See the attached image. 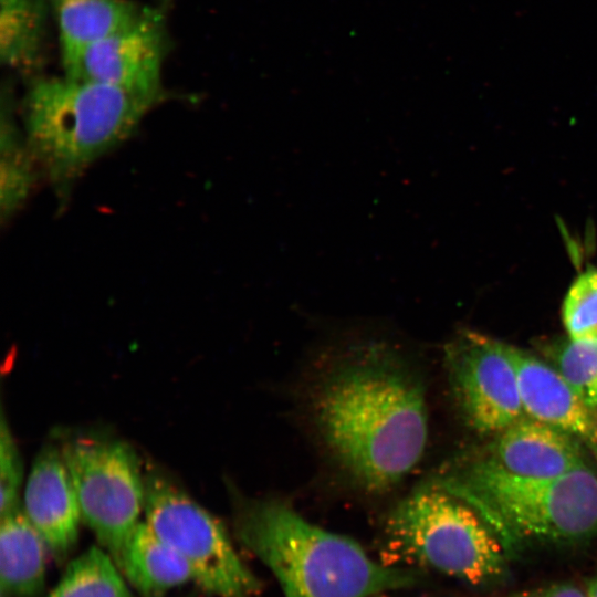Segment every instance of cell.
Listing matches in <instances>:
<instances>
[{
    "label": "cell",
    "instance_id": "23",
    "mask_svg": "<svg viewBox=\"0 0 597 597\" xmlns=\"http://www.w3.org/2000/svg\"><path fill=\"white\" fill-rule=\"evenodd\" d=\"M586 597H597V575L590 577L584 586Z\"/></svg>",
    "mask_w": 597,
    "mask_h": 597
},
{
    "label": "cell",
    "instance_id": "13",
    "mask_svg": "<svg viewBox=\"0 0 597 597\" xmlns=\"http://www.w3.org/2000/svg\"><path fill=\"white\" fill-rule=\"evenodd\" d=\"M0 516L1 596L38 597L45 585L49 547L22 506Z\"/></svg>",
    "mask_w": 597,
    "mask_h": 597
},
{
    "label": "cell",
    "instance_id": "10",
    "mask_svg": "<svg viewBox=\"0 0 597 597\" xmlns=\"http://www.w3.org/2000/svg\"><path fill=\"white\" fill-rule=\"evenodd\" d=\"M22 509L45 541L50 553L65 559L74 548L82 514L62 450L45 446L28 475Z\"/></svg>",
    "mask_w": 597,
    "mask_h": 597
},
{
    "label": "cell",
    "instance_id": "21",
    "mask_svg": "<svg viewBox=\"0 0 597 597\" xmlns=\"http://www.w3.org/2000/svg\"><path fill=\"white\" fill-rule=\"evenodd\" d=\"M23 478V467L17 442L4 415L0 429V515L20 505L19 496Z\"/></svg>",
    "mask_w": 597,
    "mask_h": 597
},
{
    "label": "cell",
    "instance_id": "1",
    "mask_svg": "<svg viewBox=\"0 0 597 597\" xmlns=\"http://www.w3.org/2000/svg\"><path fill=\"white\" fill-rule=\"evenodd\" d=\"M313 410L334 458L369 492L396 485L423 454L422 381L387 348L364 347L337 365L320 385Z\"/></svg>",
    "mask_w": 597,
    "mask_h": 597
},
{
    "label": "cell",
    "instance_id": "12",
    "mask_svg": "<svg viewBox=\"0 0 597 597\" xmlns=\"http://www.w3.org/2000/svg\"><path fill=\"white\" fill-rule=\"evenodd\" d=\"M489 460L526 479H554L585 464L576 438L527 416L498 434Z\"/></svg>",
    "mask_w": 597,
    "mask_h": 597
},
{
    "label": "cell",
    "instance_id": "4",
    "mask_svg": "<svg viewBox=\"0 0 597 597\" xmlns=\"http://www.w3.org/2000/svg\"><path fill=\"white\" fill-rule=\"evenodd\" d=\"M431 482L474 507L507 551L522 540L569 544L597 535V474L586 464L526 479L483 460Z\"/></svg>",
    "mask_w": 597,
    "mask_h": 597
},
{
    "label": "cell",
    "instance_id": "19",
    "mask_svg": "<svg viewBox=\"0 0 597 597\" xmlns=\"http://www.w3.org/2000/svg\"><path fill=\"white\" fill-rule=\"evenodd\" d=\"M553 366L597 410V338H569L552 354Z\"/></svg>",
    "mask_w": 597,
    "mask_h": 597
},
{
    "label": "cell",
    "instance_id": "7",
    "mask_svg": "<svg viewBox=\"0 0 597 597\" xmlns=\"http://www.w3.org/2000/svg\"><path fill=\"white\" fill-rule=\"evenodd\" d=\"M61 450L82 521L118 565L144 512L145 473L139 458L128 443L97 434L72 438Z\"/></svg>",
    "mask_w": 597,
    "mask_h": 597
},
{
    "label": "cell",
    "instance_id": "3",
    "mask_svg": "<svg viewBox=\"0 0 597 597\" xmlns=\"http://www.w3.org/2000/svg\"><path fill=\"white\" fill-rule=\"evenodd\" d=\"M157 100L67 76L35 80L23 100L24 137L63 200L78 177L135 132Z\"/></svg>",
    "mask_w": 597,
    "mask_h": 597
},
{
    "label": "cell",
    "instance_id": "17",
    "mask_svg": "<svg viewBox=\"0 0 597 597\" xmlns=\"http://www.w3.org/2000/svg\"><path fill=\"white\" fill-rule=\"evenodd\" d=\"M45 597H136L113 556L92 546L70 562Z\"/></svg>",
    "mask_w": 597,
    "mask_h": 597
},
{
    "label": "cell",
    "instance_id": "9",
    "mask_svg": "<svg viewBox=\"0 0 597 597\" xmlns=\"http://www.w3.org/2000/svg\"><path fill=\"white\" fill-rule=\"evenodd\" d=\"M163 53L159 18L144 11L127 27L62 59V64L67 77L159 101Z\"/></svg>",
    "mask_w": 597,
    "mask_h": 597
},
{
    "label": "cell",
    "instance_id": "18",
    "mask_svg": "<svg viewBox=\"0 0 597 597\" xmlns=\"http://www.w3.org/2000/svg\"><path fill=\"white\" fill-rule=\"evenodd\" d=\"M1 190L0 212L2 222L9 220L24 203L40 171L28 146L25 137L19 133L10 109H2L1 133Z\"/></svg>",
    "mask_w": 597,
    "mask_h": 597
},
{
    "label": "cell",
    "instance_id": "8",
    "mask_svg": "<svg viewBox=\"0 0 597 597\" xmlns=\"http://www.w3.org/2000/svg\"><path fill=\"white\" fill-rule=\"evenodd\" d=\"M446 362L454 396L476 431L499 434L526 416L505 343L464 331L448 344Z\"/></svg>",
    "mask_w": 597,
    "mask_h": 597
},
{
    "label": "cell",
    "instance_id": "2",
    "mask_svg": "<svg viewBox=\"0 0 597 597\" xmlns=\"http://www.w3.org/2000/svg\"><path fill=\"white\" fill-rule=\"evenodd\" d=\"M234 531L276 578L284 597H373L415 586V570L373 559L354 540L324 530L276 500H242Z\"/></svg>",
    "mask_w": 597,
    "mask_h": 597
},
{
    "label": "cell",
    "instance_id": "11",
    "mask_svg": "<svg viewBox=\"0 0 597 597\" xmlns=\"http://www.w3.org/2000/svg\"><path fill=\"white\" fill-rule=\"evenodd\" d=\"M527 417L584 442L597 455V411L588 406L553 365L509 344Z\"/></svg>",
    "mask_w": 597,
    "mask_h": 597
},
{
    "label": "cell",
    "instance_id": "22",
    "mask_svg": "<svg viewBox=\"0 0 597 597\" xmlns=\"http://www.w3.org/2000/svg\"><path fill=\"white\" fill-rule=\"evenodd\" d=\"M504 597H586L584 587L558 582L511 593Z\"/></svg>",
    "mask_w": 597,
    "mask_h": 597
},
{
    "label": "cell",
    "instance_id": "6",
    "mask_svg": "<svg viewBox=\"0 0 597 597\" xmlns=\"http://www.w3.org/2000/svg\"><path fill=\"white\" fill-rule=\"evenodd\" d=\"M145 523L186 562L192 583L213 597H255L260 582L223 524L157 470L145 472Z\"/></svg>",
    "mask_w": 597,
    "mask_h": 597
},
{
    "label": "cell",
    "instance_id": "15",
    "mask_svg": "<svg viewBox=\"0 0 597 597\" xmlns=\"http://www.w3.org/2000/svg\"><path fill=\"white\" fill-rule=\"evenodd\" d=\"M62 59L134 22L145 10L127 0H50Z\"/></svg>",
    "mask_w": 597,
    "mask_h": 597
},
{
    "label": "cell",
    "instance_id": "16",
    "mask_svg": "<svg viewBox=\"0 0 597 597\" xmlns=\"http://www.w3.org/2000/svg\"><path fill=\"white\" fill-rule=\"evenodd\" d=\"M43 8L38 0H0L2 64L30 71L38 64L43 38Z\"/></svg>",
    "mask_w": 597,
    "mask_h": 597
},
{
    "label": "cell",
    "instance_id": "14",
    "mask_svg": "<svg viewBox=\"0 0 597 597\" xmlns=\"http://www.w3.org/2000/svg\"><path fill=\"white\" fill-rule=\"evenodd\" d=\"M118 566L139 597H166L192 582L180 555L142 521L126 542Z\"/></svg>",
    "mask_w": 597,
    "mask_h": 597
},
{
    "label": "cell",
    "instance_id": "20",
    "mask_svg": "<svg viewBox=\"0 0 597 597\" xmlns=\"http://www.w3.org/2000/svg\"><path fill=\"white\" fill-rule=\"evenodd\" d=\"M569 338H597V270L589 268L569 287L563 305Z\"/></svg>",
    "mask_w": 597,
    "mask_h": 597
},
{
    "label": "cell",
    "instance_id": "5",
    "mask_svg": "<svg viewBox=\"0 0 597 597\" xmlns=\"http://www.w3.org/2000/svg\"><path fill=\"white\" fill-rule=\"evenodd\" d=\"M396 559L420 565L474 586L509 576L507 549L470 504L429 482L390 512L385 527Z\"/></svg>",
    "mask_w": 597,
    "mask_h": 597
}]
</instances>
